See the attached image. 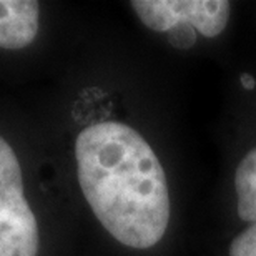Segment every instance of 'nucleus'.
<instances>
[{"label": "nucleus", "mask_w": 256, "mask_h": 256, "mask_svg": "<svg viewBox=\"0 0 256 256\" xmlns=\"http://www.w3.org/2000/svg\"><path fill=\"white\" fill-rule=\"evenodd\" d=\"M228 253L230 256H256V223L233 240Z\"/></svg>", "instance_id": "6"}, {"label": "nucleus", "mask_w": 256, "mask_h": 256, "mask_svg": "<svg viewBox=\"0 0 256 256\" xmlns=\"http://www.w3.org/2000/svg\"><path fill=\"white\" fill-rule=\"evenodd\" d=\"M132 7L155 32L168 34L176 25H190L203 37L213 38L226 28L230 2L224 0H136Z\"/></svg>", "instance_id": "3"}, {"label": "nucleus", "mask_w": 256, "mask_h": 256, "mask_svg": "<svg viewBox=\"0 0 256 256\" xmlns=\"http://www.w3.org/2000/svg\"><path fill=\"white\" fill-rule=\"evenodd\" d=\"M75 158L84 196L116 242L146 250L165 236L166 175L140 133L118 122L90 125L76 136Z\"/></svg>", "instance_id": "1"}, {"label": "nucleus", "mask_w": 256, "mask_h": 256, "mask_svg": "<svg viewBox=\"0 0 256 256\" xmlns=\"http://www.w3.org/2000/svg\"><path fill=\"white\" fill-rule=\"evenodd\" d=\"M166 35L172 45L176 48H190L194 45V42H196V30L185 24L176 25V27L172 28Z\"/></svg>", "instance_id": "7"}, {"label": "nucleus", "mask_w": 256, "mask_h": 256, "mask_svg": "<svg viewBox=\"0 0 256 256\" xmlns=\"http://www.w3.org/2000/svg\"><path fill=\"white\" fill-rule=\"evenodd\" d=\"M40 7L34 0H0V47L24 48L38 34Z\"/></svg>", "instance_id": "4"}, {"label": "nucleus", "mask_w": 256, "mask_h": 256, "mask_svg": "<svg viewBox=\"0 0 256 256\" xmlns=\"http://www.w3.org/2000/svg\"><path fill=\"white\" fill-rule=\"evenodd\" d=\"M234 188L240 218L256 223V148L240 162L234 173Z\"/></svg>", "instance_id": "5"}, {"label": "nucleus", "mask_w": 256, "mask_h": 256, "mask_svg": "<svg viewBox=\"0 0 256 256\" xmlns=\"http://www.w3.org/2000/svg\"><path fill=\"white\" fill-rule=\"evenodd\" d=\"M37 218L24 194L17 155L0 136V256H37Z\"/></svg>", "instance_id": "2"}, {"label": "nucleus", "mask_w": 256, "mask_h": 256, "mask_svg": "<svg viewBox=\"0 0 256 256\" xmlns=\"http://www.w3.org/2000/svg\"><path fill=\"white\" fill-rule=\"evenodd\" d=\"M242 84H243L244 88L252 90L253 86H254V80H253V76H250V75H243V76H242Z\"/></svg>", "instance_id": "8"}]
</instances>
